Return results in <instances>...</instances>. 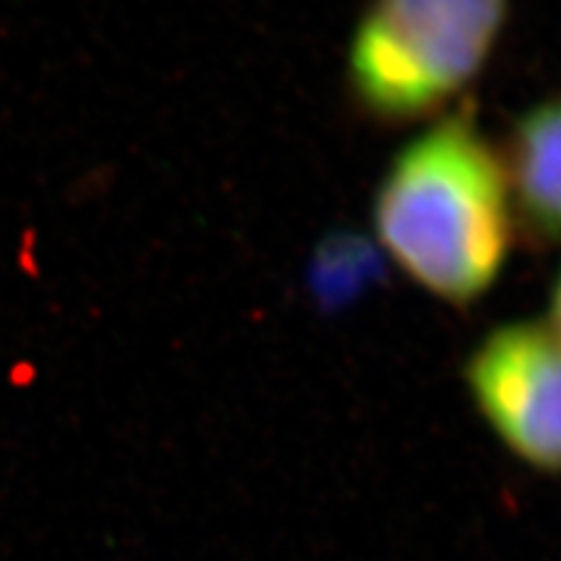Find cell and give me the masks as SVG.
Returning <instances> with one entry per match:
<instances>
[{
	"mask_svg": "<svg viewBox=\"0 0 561 561\" xmlns=\"http://www.w3.org/2000/svg\"><path fill=\"white\" fill-rule=\"evenodd\" d=\"M462 380L504 450L533 471L561 476V339L549 322L496 325L466 359Z\"/></svg>",
	"mask_w": 561,
	"mask_h": 561,
	"instance_id": "3957f363",
	"label": "cell"
},
{
	"mask_svg": "<svg viewBox=\"0 0 561 561\" xmlns=\"http://www.w3.org/2000/svg\"><path fill=\"white\" fill-rule=\"evenodd\" d=\"M371 216L385 255L453 307L494 289L517 231L500 149L471 110L445 112L396 153Z\"/></svg>",
	"mask_w": 561,
	"mask_h": 561,
	"instance_id": "6da1fadb",
	"label": "cell"
},
{
	"mask_svg": "<svg viewBox=\"0 0 561 561\" xmlns=\"http://www.w3.org/2000/svg\"><path fill=\"white\" fill-rule=\"evenodd\" d=\"M510 0H369L356 21L346 87L380 125L445 115L494 53Z\"/></svg>",
	"mask_w": 561,
	"mask_h": 561,
	"instance_id": "7a4b0ae2",
	"label": "cell"
},
{
	"mask_svg": "<svg viewBox=\"0 0 561 561\" xmlns=\"http://www.w3.org/2000/svg\"><path fill=\"white\" fill-rule=\"evenodd\" d=\"M371 248H367L359 237H331L325 248H320L318 261H314L312 284L328 301L351 299L362 284L371 278L375 271V257Z\"/></svg>",
	"mask_w": 561,
	"mask_h": 561,
	"instance_id": "5b68a950",
	"label": "cell"
},
{
	"mask_svg": "<svg viewBox=\"0 0 561 561\" xmlns=\"http://www.w3.org/2000/svg\"><path fill=\"white\" fill-rule=\"evenodd\" d=\"M500 157L515 229L533 244H561V94L517 117Z\"/></svg>",
	"mask_w": 561,
	"mask_h": 561,
	"instance_id": "277c9868",
	"label": "cell"
},
{
	"mask_svg": "<svg viewBox=\"0 0 561 561\" xmlns=\"http://www.w3.org/2000/svg\"><path fill=\"white\" fill-rule=\"evenodd\" d=\"M549 328L561 339V271L557 280H553V289H551V299H549Z\"/></svg>",
	"mask_w": 561,
	"mask_h": 561,
	"instance_id": "8992f818",
	"label": "cell"
}]
</instances>
